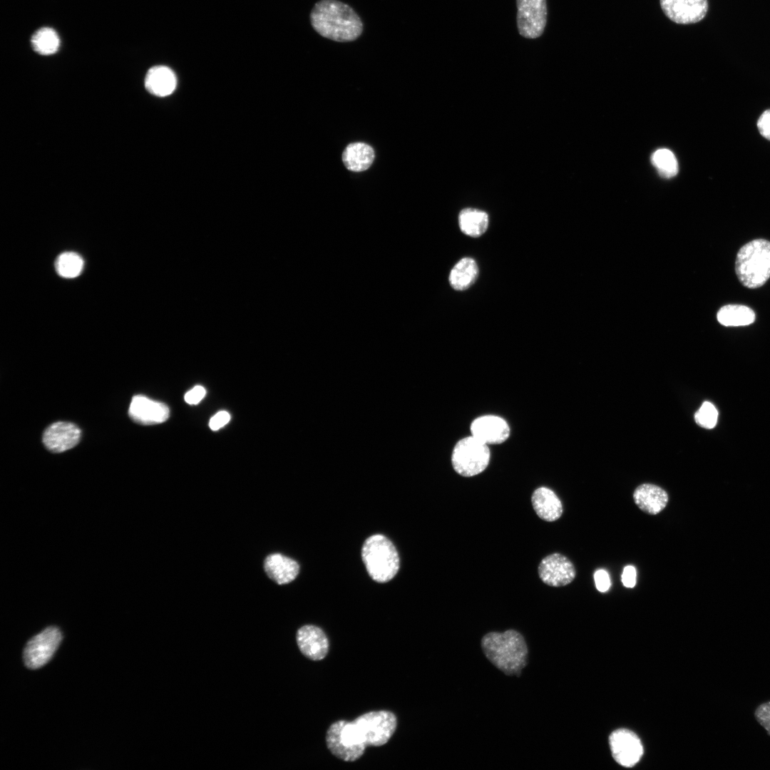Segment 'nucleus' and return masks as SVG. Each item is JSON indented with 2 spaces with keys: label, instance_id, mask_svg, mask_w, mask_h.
Instances as JSON below:
<instances>
[{
  "label": "nucleus",
  "instance_id": "f3484780",
  "mask_svg": "<svg viewBox=\"0 0 770 770\" xmlns=\"http://www.w3.org/2000/svg\"><path fill=\"white\" fill-rule=\"evenodd\" d=\"M633 500L642 511L649 515H657L667 506L669 496L666 491L657 485L643 483L635 490Z\"/></svg>",
  "mask_w": 770,
  "mask_h": 770
},
{
  "label": "nucleus",
  "instance_id": "f257e3e1",
  "mask_svg": "<svg viewBox=\"0 0 770 770\" xmlns=\"http://www.w3.org/2000/svg\"><path fill=\"white\" fill-rule=\"evenodd\" d=\"M312 26L320 36L337 42L357 39L363 32V23L349 5L338 0H320L310 13Z\"/></svg>",
  "mask_w": 770,
  "mask_h": 770
},
{
  "label": "nucleus",
  "instance_id": "a878e982",
  "mask_svg": "<svg viewBox=\"0 0 770 770\" xmlns=\"http://www.w3.org/2000/svg\"><path fill=\"white\" fill-rule=\"evenodd\" d=\"M651 161L660 176L669 178L678 173V163L673 153L666 148L657 150L652 155Z\"/></svg>",
  "mask_w": 770,
  "mask_h": 770
},
{
  "label": "nucleus",
  "instance_id": "393cba45",
  "mask_svg": "<svg viewBox=\"0 0 770 770\" xmlns=\"http://www.w3.org/2000/svg\"><path fill=\"white\" fill-rule=\"evenodd\" d=\"M34 50L41 55H51L56 53L60 46L58 34L51 28L43 27L37 30L31 39Z\"/></svg>",
  "mask_w": 770,
  "mask_h": 770
},
{
  "label": "nucleus",
  "instance_id": "b1692460",
  "mask_svg": "<svg viewBox=\"0 0 770 770\" xmlns=\"http://www.w3.org/2000/svg\"><path fill=\"white\" fill-rule=\"evenodd\" d=\"M458 225L464 234L478 237L486 231L488 226V216L484 211L475 208H466L459 213Z\"/></svg>",
  "mask_w": 770,
  "mask_h": 770
},
{
  "label": "nucleus",
  "instance_id": "9b49d317",
  "mask_svg": "<svg viewBox=\"0 0 770 770\" xmlns=\"http://www.w3.org/2000/svg\"><path fill=\"white\" fill-rule=\"evenodd\" d=\"M610 745L615 760L625 767L636 764L643 754L640 739L628 729L613 732L610 736Z\"/></svg>",
  "mask_w": 770,
  "mask_h": 770
},
{
  "label": "nucleus",
  "instance_id": "72a5a7b5",
  "mask_svg": "<svg viewBox=\"0 0 770 770\" xmlns=\"http://www.w3.org/2000/svg\"><path fill=\"white\" fill-rule=\"evenodd\" d=\"M636 569L634 566H625L621 578L623 585L628 588L634 587L636 584Z\"/></svg>",
  "mask_w": 770,
  "mask_h": 770
},
{
  "label": "nucleus",
  "instance_id": "7ed1b4c3",
  "mask_svg": "<svg viewBox=\"0 0 770 770\" xmlns=\"http://www.w3.org/2000/svg\"><path fill=\"white\" fill-rule=\"evenodd\" d=\"M735 272L747 288L764 285L770 277V242L756 239L742 246L736 255Z\"/></svg>",
  "mask_w": 770,
  "mask_h": 770
},
{
  "label": "nucleus",
  "instance_id": "cd10ccee",
  "mask_svg": "<svg viewBox=\"0 0 770 770\" xmlns=\"http://www.w3.org/2000/svg\"><path fill=\"white\" fill-rule=\"evenodd\" d=\"M718 411L715 406L709 401H704L695 413L696 423L705 428H712L717 424Z\"/></svg>",
  "mask_w": 770,
  "mask_h": 770
},
{
  "label": "nucleus",
  "instance_id": "7c9ffc66",
  "mask_svg": "<svg viewBox=\"0 0 770 770\" xmlns=\"http://www.w3.org/2000/svg\"><path fill=\"white\" fill-rule=\"evenodd\" d=\"M205 389L200 385L194 386L185 395V401L190 405L197 404L205 396Z\"/></svg>",
  "mask_w": 770,
  "mask_h": 770
},
{
  "label": "nucleus",
  "instance_id": "f8f14e48",
  "mask_svg": "<svg viewBox=\"0 0 770 770\" xmlns=\"http://www.w3.org/2000/svg\"><path fill=\"white\" fill-rule=\"evenodd\" d=\"M659 3L665 16L678 24L697 23L708 11L707 0H659Z\"/></svg>",
  "mask_w": 770,
  "mask_h": 770
},
{
  "label": "nucleus",
  "instance_id": "c85d7f7f",
  "mask_svg": "<svg viewBox=\"0 0 770 770\" xmlns=\"http://www.w3.org/2000/svg\"><path fill=\"white\" fill-rule=\"evenodd\" d=\"M754 716L770 736V701L760 704L756 709Z\"/></svg>",
  "mask_w": 770,
  "mask_h": 770
},
{
  "label": "nucleus",
  "instance_id": "2f4dec72",
  "mask_svg": "<svg viewBox=\"0 0 770 770\" xmlns=\"http://www.w3.org/2000/svg\"><path fill=\"white\" fill-rule=\"evenodd\" d=\"M230 420V415L227 411H220L215 414L210 420L209 426L212 431H217L226 425Z\"/></svg>",
  "mask_w": 770,
  "mask_h": 770
},
{
  "label": "nucleus",
  "instance_id": "f03ea898",
  "mask_svg": "<svg viewBox=\"0 0 770 770\" xmlns=\"http://www.w3.org/2000/svg\"><path fill=\"white\" fill-rule=\"evenodd\" d=\"M481 648L491 663L507 675L519 677L528 664L526 642L515 630L486 634L481 639Z\"/></svg>",
  "mask_w": 770,
  "mask_h": 770
},
{
  "label": "nucleus",
  "instance_id": "4468645a",
  "mask_svg": "<svg viewBox=\"0 0 770 770\" xmlns=\"http://www.w3.org/2000/svg\"><path fill=\"white\" fill-rule=\"evenodd\" d=\"M169 414L166 404L143 395L134 396L128 409L130 418L142 425L163 423L168 419Z\"/></svg>",
  "mask_w": 770,
  "mask_h": 770
},
{
  "label": "nucleus",
  "instance_id": "2eb2a0df",
  "mask_svg": "<svg viewBox=\"0 0 770 770\" xmlns=\"http://www.w3.org/2000/svg\"><path fill=\"white\" fill-rule=\"evenodd\" d=\"M471 433L473 436L487 445L500 444L509 438L510 427L503 418L486 415L473 421Z\"/></svg>",
  "mask_w": 770,
  "mask_h": 770
},
{
  "label": "nucleus",
  "instance_id": "a211bd4d",
  "mask_svg": "<svg viewBox=\"0 0 770 770\" xmlns=\"http://www.w3.org/2000/svg\"><path fill=\"white\" fill-rule=\"evenodd\" d=\"M267 576L278 585L293 581L299 574V565L294 560L280 553L269 555L264 561Z\"/></svg>",
  "mask_w": 770,
  "mask_h": 770
},
{
  "label": "nucleus",
  "instance_id": "423d86ee",
  "mask_svg": "<svg viewBox=\"0 0 770 770\" xmlns=\"http://www.w3.org/2000/svg\"><path fill=\"white\" fill-rule=\"evenodd\" d=\"M326 741L331 753L345 761L359 759L367 746L354 722L344 720L331 724L327 732Z\"/></svg>",
  "mask_w": 770,
  "mask_h": 770
},
{
  "label": "nucleus",
  "instance_id": "412c9836",
  "mask_svg": "<svg viewBox=\"0 0 770 770\" xmlns=\"http://www.w3.org/2000/svg\"><path fill=\"white\" fill-rule=\"evenodd\" d=\"M374 159L373 148L364 143H351L345 148L342 160L346 168L361 172L368 169Z\"/></svg>",
  "mask_w": 770,
  "mask_h": 770
},
{
  "label": "nucleus",
  "instance_id": "6e6552de",
  "mask_svg": "<svg viewBox=\"0 0 770 770\" xmlns=\"http://www.w3.org/2000/svg\"><path fill=\"white\" fill-rule=\"evenodd\" d=\"M62 640V634L56 627H48L32 637L24 650V661L29 669L43 666L52 657Z\"/></svg>",
  "mask_w": 770,
  "mask_h": 770
},
{
  "label": "nucleus",
  "instance_id": "6ab92c4d",
  "mask_svg": "<svg viewBox=\"0 0 770 770\" xmlns=\"http://www.w3.org/2000/svg\"><path fill=\"white\" fill-rule=\"evenodd\" d=\"M533 508L538 516L543 520L553 522L563 514V504L553 491L546 487H539L531 496Z\"/></svg>",
  "mask_w": 770,
  "mask_h": 770
},
{
  "label": "nucleus",
  "instance_id": "ddd939ff",
  "mask_svg": "<svg viewBox=\"0 0 770 770\" xmlns=\"http://www.w3.org/2000/svg\"><path fill=\"white\" fill-rule=\"evenodd\" d=\"M81 438V430L74 423L58 421L51 424L43 432L45 447L53 453H61L76 446Z\"/></svg>",
  "mask_w": 770,
  "mask_h": 770
},
{
  "label": "nucleus",
  "instance_id": "4be33fe9",
  "mask_svg": "<svg viewBox=\"0 0 770 770\" xmlns=\"http://www.w3.org/2000/svg\"><path fill=\"white\" fill-rule=\"evenodd\" d=\"M478 275V267L475 260L471 257H463L454 265L448 279L454 289L463 291L475 282Z\"/></svg>",
  "mask_w": 770,
  "mask_h": 770
},
{
  "label": "nucleus",
  "instance_id": "0eeeda50",
  "mask_svg": "<svg viewBox=\"0 0 770 770\" xmlns=\"http://www.w3.org/2000/svg\"><path fill=\"white\" fill-rule=\"evenodd\" d=\"M353 722L365 744L373 746L385 744L394 733L397 724L396 716L384 710L366 713Z\"/></svg>",
  "mask_w": 770,
  "mask_h": 770
},
{
  "label": "nucleus",
  "instance_id": "20e7f679",
  "mask_svg": "<svg viewBox=\"0 0 770 770\" xmlns=\"http://www.w3.org/2000/svg\"><path fill=\"white\" fill-rule=\"evenodd\" d=\"M361 558L369 576L378 582L391 580L399 569V557L395 546L381 534L371 535L365 540Z\"/></svg>",
  "mask_w": 770,
  "mask_h": 770
},
{
  "label": "nucleus",
  "instance_id": "39448f33",
  "mask_svg": "<svg viewBox=\"0 0 770 770\" xmlns=\"http://www.w3.org/2000/svg\"><path fill=\"white\" fill-rule=\"evenodd\" d=\"M490 458L488 445L471 435L456 443L451 455V463L458 474L471 477L482 473L488 466Z\"/></svg>",
  "mask_w": 770,
  "mask_h": 770
},
{
  "label": "nucleus",
  "instance_id": "c756f323",
  "mask_svg": "<svg viewBox=\"0 0 770 770\" xmlns=\"http://www.w3.org/2000/svg\"><path fill=\"white\" fill-rule=\"evenodd\" d=\"M594 580L598 591L605 592L610 589L611 585L610 576L605 570H596L594 574Z\"/></svg>",
  "mask_w": 770,
  "mask_h": 770
},
{
  "label": "nucleus",
  "instance_id": "dca6fc26",
  "mask_svg": "<svg viewBox=\"0 0 770 770\" xmlns=\"http://www.w3.org/2000/svg\"><path fill=\"white\" fill-rule=\"evenodd\" d=\"M297 642L301 652L314 661L324 659L329 650V642L325 633L314 625H307L300 627L297 632Z\"/></svg>",
  "mask_w": 770,
  "mask_h": 770
},
{
  "label": "nucleus",
  "instance_id": "5701e85b",
  "mask_svg": "<svg viewBox=\"0 0 770 770\" xmlns=\"http://www.w3.org/2000/svg\"><path fill=\"white\" fill-rule=\"evenodd\" d=\"M755 313L749 307L741 304H727L717 314L718 322L725 327L746 326L755 321Z\"/></svg>",
  "mask_w": 770,
  "mask_h": 770
},
{
  "label": "nucleus",
  "instance_id": "bb28decb",
  "mask_svg": "<svg viewBox=\"0 0 770 770\" xmlns=\"http://www.w3.org/2000/svg\"><path fill=\"white\" fill-rule=\"evenodd\" d=\"M83 266L82 258L75 252H63L56 262V269L61 277L73 278L79 275Z\"/></svg>",
  "mask_w": 770,
  "mask_h": 770
},
{
  "label": "nucleus",
  "instance_id": "1a4fd4ad",
  "mask_svg": "<svg viewBox=\"0 0 770 770\" xmlns=\"http://www.w3.org/2000/svg\"><path fill=\"white\" fill-rule=\"evenodd\" d=\"M517 26L526 38L540 37L547 23L546 0H516Z\"/></svg>",
  "mask_w": 770,
  "mask_h": 770
},
{
  "label": "nucleus",
  "instance_id": "aec40b11",
  "mask_svg": "<svg viewBox=\"0 0 770 770\" xmlns=\"http://www.w3.org/2000/svg\"><path fill=\"white\" fill-rule=\"evenodd\" d=\"M177 86V78L172 69L165 66L150 68L145 78L147 91L154 96L165 97L170 95Z\"/></svg>",
  "mask_w": 770,
  "mask_h": 770
},
{
  "label": "nucleus",
  "instance_id": "473e14b6",
  "mask_svg": "<svg viewBox=\"0 0 770 770\" xmlns=\"http://www.w3.org/2000/svg\"><path fill=\"white\" fill-rule=\"evenodd\" d=\"M757 128L760 134L770 140V109L765 111L759 118Z\"/></svg>",
  "mask_w": 770,
  "mask_h": 770
},
{
  "label": "nucleus",
  "instance_id": "9d476101",
  "mask_svg": "<svg viewBox=\"0 0 770 770\" xmlns=\"http://www.w3.org/2000/svg\"><path fill=\"white\" fill-rule=\"evenodd\" d=\"M538 575L543 582L551 587H563L570 584L576 576L573 563L565 555L555 553L540 561Z\"/></svg>",
  "mask_w": 770,
  "mask_h": 770
}]
</instances>
